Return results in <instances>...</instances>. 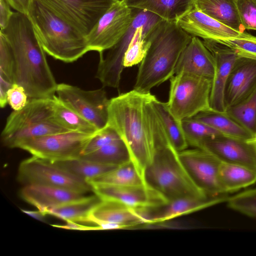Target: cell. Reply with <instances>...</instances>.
Masks as SVG:
<instances>
[{"instance_id":"cell-1","label":"cell","mask_w":256,"mask_h":256,"mask_svg":"<svg viewBox=\"0 0 256 256\" xmlns=\"http://www.w3.org/2000/svg\"><path fill=\"white\" fill-rule=\"evenodd\" d=\"M2 33L14 58V83L23 86L29 99L52 98L58 84L33 26L26 14L14 12Z\"/></svg>"},{"instance_id":"cell-2","label":"cell","mask_w":256,"mask_h":256,"mask_svg":"<svg viewBox=\"0 0 256 256\" xmlns=\"http://www.w3.org/2000/svg\"><path fill=\"white\" fill-rule=\"evenodd\" d=\"M148 97L144 105L146 122L152 139L154 154L144 173L145 183L168 202L184 197H208L193 182L172 144L160 118Z\"/></svg>"},{"instance_id":"cell-3","label":"cell","mask_w":256,"mask_h":256,"mask_svg":"<svg viewBox=\"0 0 256 256\" xmlns=\"http://www.w3.org/2000/svg\"><path fill=\"white\" fill-rule=\"evenodd\" d=\"M149 93L133 89L110 99L108 106V125L113 128L124 142L130 160L144 180L145 170L154 154L153 143L144 114Z\"/></svg>"},{"instance_id":"cell-4","label":"cell","mask_w":256,"mask_h":256,"mask_svg":"<svg viewBox=\"0 0 256 256\" xmlns=\"http://www.w3.org/2000/svg\"><path fill=\"white\" fill-rule=\"evenodd\" d=\"M192 36L176 22L162 20L150 34V44L140 64L134 90L150 92L174 75L178 58Z\"/></svg>"},{"instance_id":"cell-5","label":"cell","mask_w":256,"mask_h":256,"mask_svg":"<svg viewBox=\"0 0 256 256\" xmlns=\"http://www.w3.org/2000/svg\"><path fill=\"white\" fill-rule=\"evenodd\" d=\"M46 54L72 62L90 52L86 36L63 21L38 0H32L27 14Z\"/></svg>"},{"instance_id":"cell-6","label":"cell","mask_w":256,"mask_h":256,"mask_svg":"<svg viewBox=\"0 0 256 256\" xmlns=\"http://www.w3.org/2000/svg\"><path fill=\"white\" fill-rule=\"evenodd\" d=\"M54 97L29 99L22 108L14 110L8 117L2 132L4 144L17 148L28 140L70 132L54 120Z\"/></svg>"},{"instance_id":"cell-7","label":"cell","mask_w":256,"mask_h":256,"mask_svg":"<svg viewBox=\"0 0 256 256\" xmlns=\"http://www.w3.org/2000/svg\"><path fill=\"white\" fill-rule=\"evenodd\" d=\"M170 80L166 104L176 120L181 121L212 109V79L181 72L174 75Z\"/></svg>"},{"instance_id":"cell-8","label":"cell","mask_w":256,"mask_h":256,"mask_svg":"<svg viewBox=\"0 0 256 256\" xmlns=\"http://www.w3.org/2000/svg\"><path fill=\"white\" fill-rule=\"evenodd\" d=\"M18 180L24 185L54 186L82 194L92 191L90 184L86 180L54 162L32 156L20 162Z\"/></svg>"},{"instance_id":"cell-9","label":"cell","mask_w":256,"mask_h":256,"mask_svg":"<svg viewBox=\"0 0 256 256\" xmlns=\"http://www.w3.org/2000/svg\"><path fill=\"white\" fill-rule=\"evenodd\" d=\"M94 134L74 131L54 134L24 140L17 148L51 162L67 160L80 158Z\"/></svg>"},{"instance_id":"cell-10","label":"cell","mask_w":256,"mask_h":256,"mask_svg":"<svg viewBox=\"0 0 256 256\" xmlns=\"http://www.w3.org/2000/svg\"><path fill=\"white\" fill-rule=\"evenodd\" d=\"M56 94L60 100L98 130L107 126L110 100L102 88L88 90L61 83L57 85Z\"/></svg>"},{"instance_id":"cell-11","label":"cell","mask_w":256,"mask_h":256,"mask_svg":"<svg viewBox=\"0 0 256 256\" xmlns=\"http://www.w3.org/2000/svg\"><path fill=\"white\" fill-rule=\"evenodd\" d=\"M86 36L118 0H38Z\"/></svg>"},{"instance_id":"cell-12","label":"cell","mask_w":256,"mask_h":256,"mask_svg":"<svg viewBox=\"0 0 256 256\" xmlns=\"http://www.w3.org/2000/svg\"><path fill=\"white\" fill-rule=\"evenodd\" d=\"M134 17L133 8L118 0L86 36L90 51L102 54L113 47L126 33Z\"/></svg>"},{"instance_id":"cell-13","label":"cell","mask_w":256,"mask_h":256,"mask_svg":"<svg viewBox=\"0 0 256 256\" xmlns=\"http://www.w3.org/2000/svg\"><path fill=\"white\" fill-rule=\"evenodd\" d=\"M180 158L193 182L209 198L228 195L220 182L222 162L210 152L200 148H188L178 152Z\"/></svg>"},{"instance_id":"cell-14","label":"cell","mask_w":256,"mask_h":256,"mask_svg":"<svg viewBox=\"0 0 256 256\" xmlns=\"http://www.w3.org/2000/svg\"><path fill=\"white\" fill-rule=\"evenodd\" d=\"M134 17L131 25L120 40L108 50L106 56L100 58L96 78L104 86L118 87L124 68V58L137 28L145 22L153 14L146 10L133 8Z\"/></svg>"},{"instance_id":"cell-15","label":"cell","mask_w":256,"mask_h":256,"mask_svg":"<svg viewBox=\"0 0 256 256\" xmlns=\"http://www.w3.org/2000/svg\"><path fill=\"white\" fill-rule=\"evenodd\" d=\"M90 184L92 191L101 200L114 201L136 209H152L168 202L158 192L148 185Z\"/></svg>"},{"instance_id":"cell-16","label":"cell","mask_w":256,"mask_h":256,"mask_svg":"<svg viewBox=\"0 0 256 256\" xmlns=\"http://www.w3.org/2000/svg\"><path fill=\"white\" fill-rule=\"evenodd\" d=\"M196 148L204 150L222 162L242 166L256 170V143L220 135L202 141Z\"/></svg>"},{"instance_id":"cell-17","label":"cell","mask_w":256,"mask_h":256,"mask_svg":"<svg viewBox=\"0 0 256 256\" xmlns=\"http://www.w3.org/2000/svg\"><path fill=\"white\" fill-rule=\"evenodd\" d=\"M203 42L212 54L215 63L210 96V108L214 110L224 112L226 84L238 56L234 51L222 44L208 40H204Z\"/></svg>"},{"instance_id":"cell-18","label":"cell","mask_w":256,"mask_h":256,"mask_svg":"<svg viewBox=\"0 0 256 256\" xmlns=\"http://www.w3.org/2000/svg\"><path fill=\"white\" fill-rule=\"evenodd\" d=\"M176 23L192 36L217 42L242 37L248 34L235 30L195 8L180 18Z\"/></svg>"},{"instance_id":"cell-19","label":"cell","mask_w":256,"mask_h":256,"mask_svg":"<svg viewBox=\"0 0 256 256\" xmlns=\"http://www.w3.org/2000/svg\"><path fill=\"white\" fill-rule=\"evenodd\" d=\"M256 88V60L238 58L230 72L224 91L225 109L246 98Z\"/></svg>"},{"instance_id":"cell-20","label":"cell","mask_w":256,"mask_h":256,"mask_svg":"<svg viewBox=\"0 0 256 256\" xmlns=\"http://www.w3.org/2000/svg\"><path fill=\"white\" fill-rule=\"evenodd\" d=\"M89 221L96 225L111 224L118 229H123L147 224V210L136 209L114 201L100 200L90 212Z\"/></svg>"},{"instance_id":"cell-21","label":"cell","mask_w":256,"mask_h":256,"mask_svg":"<svg viewBox=\"0 0 256 256\" xmlns=\"http://www.w3.org/2000/svg\"><path fill=\"white\" fill-rule=\"evenodd\" d=\"M20 196L44 214L50 208L87 197L84 194L70 190L38 184L24 185L20 191Z\"/></svg>"},{"instance_id":"cell-22","label":"cell","mask_w":256,"mask_h":256,"mask_svg":"<svg viewBox=\"0 0 256 256\" xmlns=\"http://www.w3.org/2000/svg\"><path fill=\"white\" fill-rule=\"evenodd\" d=\"M225 195L212 198L184 196L171 200L165 204L148 210V224L163 222L213 205L227 201Z\"/></svg>"},{"instance_id":"cell-23","label":"cell","mask_w":256,"mask_h":256,"mask_svg":"<svg viewBox=\"0 0 256 256\" xmlns=\"http://www.w3.org/2000/svg\"><path fill=\"white\" fill-rule=\"evenodd\" d=\"M214 68L210 52L199 38L192 36L178 58L174 74L184 72L212 80Z\"/></svg>"},{"instance_id":"cell-24","label":"cell","mask_w":256,"mask_h":256,"mask_svg":"<svg viewBox=\"0 0 256 256\" xmlns=\"http://www.w3.org/2000/svg\"><path fill=\"white\" fill-rule=\"evenodd\" d=\"M132 8L152 12L169 22H176L194 8V0H121Z\"/></svg>"},{"instance_id":"cell-25","label":"cell","mask_w":256,"mask_h":256,"mask_svg":"<svg viewBox=\"0 0 256 256\" xmlns=\"http://www.w3.org/2000/svg\"><path fill=\"white\" fill-rule=\"evenodd\" d=\"M194 6L234 30L245 32L236 0H194Z\"/></svg>"},{"instance_id":"cell-26","label":"cell","mask_w":256,"mask_h":256,"mask_svg":"<svg viewBox=\"0 0 256 256\" xmlns=\"http://www.w3.org/2000/svg\"><path fill=\"white\" fill-rule=\"evenodd\" d=\"M194 118L226 136L245 140H250L256 137L226 112H218L211 109L200 112Z\"/></svg>"},{"instance_id":"cell-27","label":"cell","mask_w":256,"mask_h":256,"mask_svg":"<svg viewBox=\"0 0 256 256\" xmlns=\"http://www.w3.org/2000/svg\"><path fill=\"white\" fill-rule=\"evenodd\" d=\"M220 178L224 192L228 194L254 184L256 170L242 166L222 162Z\"/></svg>"},{"instance_id":"cell-28","label":"cell","mask_w":256,"mask_h":256,"mask_svg":"<svg viewBox=\"0 0 256 256\" xmlns=\"http://www.w3.org/2000/svg\"><path fill=\"white\" fill-rule=\"evenodd\" d=\"M100 199L96 194L85 198L50 208L45 214L53 216L66 222H90L89 216Z\"/></svg>"},{"instance_id":"cell-29","label":"cell","mask_w":256,"mask_h":256,"mask_svg":"<svg viewBox=\"0 0 256 256\" xmlns=\"http://www.w3.org/2000/svg\"><path fill=\"white\" fill-rule=\"evenodd\" d=\"M54 118L69 131L94 134L98 130L88 121L54 96Z\"/></svg>"},{"instance_id":"cell-30","label":"cell","mask_w":256,"mask_h":256,"mask_svg":"<svg viewBox=\"0 0 256 256\" xmlns=\"http://www.w3.org/2000/svg\"><path fill=\"white\" fill-rule=\"evenodd\" d=\"M152 102L174 148L178 152L188 148V144L184 133L181 121L176 120L172 114L166 102L159 100L154 96Z\"/></svg>"},{"instance_id":"cell-31","label":"cell","mask_w":256,"mask_h":256,"mask_svg":"<svg viewBox=\"0 0 256 256\" xmlns=\"http://www.w3.org/2000/svg\"><path fill=\"white\" fill-rule=\"evenodd\" d=\"M87 182L90 184L120 186L146 185L132 161L118 166L108 173Z\"/></svg>"},{"instance_id":"cell-32","label":"cell","mask_w":256,"mask_h":256,"mask_svg":"<svg viewBox=\"0 0 256 256\" xmlns=\"http://www.w3.org/2000/svg\"><path fill=\"white\" fill-rule=\"evenodd\" d=\"M80 158L102 164L118 166L131 161L128 148L121 139Z\"/></svg>"},{"instance_id":"cell-33","label":"cell","mask_w":256,"mask_h":256,"mask_svg":"<svg viewBox=\"0 0 256 256\" xmlns=\"http://www.w3.org/2000/svg\"><path fill=\"white\" fill-rule=\"evenodd\" d=\"M54 162L86 182L100 176L118 166L92 162L81 158Z\"/></svg>"},{"instance_id":"cell-34","label":"cell","mask_w":256,"mask_h":256,"mask_svg":"<svg viewBox=\"0 0 256 256\" xmlns=\"http://www.w3.org/2000/svg\"><path fill=\"white\" fill-rule=\"evenodd\" d=\"M225 112L256 136V88L243 100Z\"/></svg>"},{"instance_id":"cell-35","label":"cell","mask_w":256,"mask_h":256,"mask_svg":"<svg viewBox=\"0 0 256 256\" xmlns=\"http://www.w3.org/2000/svg\"><path fill=\"white\" fill-rule=\"evenodd\" d=\"M181 124L188 146L194 148L203 140L223 135L210 126L194 117L182 120Z\"/></svg>"},{"instance_id":"cell-36","label":"cell","mask_w":256,"mask_h":256,"mask_svg":"<svg viewBox=\"0 0 256 256\" xmlns=\"http://www.w3.org/2000/svg\"><path fill=\"white\" fill-rule=\"evenodd\" d=\"M0 80L14 83V58L11 46L0 32Z\"/></svg>"},{"instance_id":"cell-37","label":"cell","mask_w":256,"mask_h":256,"mask_svg":"<svg viewBox=\"0 0 256 256\" xmlns=\"http://www.w3.org/2000/svg\"><path fill=\"white\" fill-rule=\"evenodd\" d=\"M230 208L250 217L256 218V188L228 197Z\"/></svg>"},{"instance_id":"cell-38","label":"cell","mask_w":256,"mask_h":256,"mask_svg":"<svg viewBox=\"0 0 256 256\" xmlns=\"http://www.w3.org/2000/svg\"><path fill=\"white\" fill-rule=\"evenodd\" d=\"M218 42L232 49L238 58H244L256 60V36L247 34L246 36Z\"/></svg>"},{"instance_id":"cell-39","label":"cell","mask_w":256,"mask_h":256,"mask_svg":"<svg viewBox=\"0 0 256 256\" xmlns=\"http://www.w3.org/2000/svg\"><path fill=\"white\" fill-rule=\"evenodd\" d=\"M122 139L118 132L107 125L92 136L84 150L82 155L90 153L104 146Z\"/></svg>"},{"instance_id":"cell-40","label":"cell","mask_w":256,"mask_h":256,"mask_svg":"<svg viewBox=\"0 0 256 256\" xmlns=\"http://www.w3.org/2000/svg\"><path fill=\"white\" fill-rule=\"evenodd\" d=\"M244 28L256 30V0H236Z\"/></svg>"},{"instance_id":"cell-41","label":"cell","mask_w":256,"mask_h":256,"mask_svg":"<svg viewBox=\"0 0 256 256\" xmlns=\"http://www.w3.org/2000/svg\"><path fill=\"white\" fill-rule=\"evenodd\" d=\"M6 96L8 104L14 110L22 108L29 100L24 88L16 83L8 90Z\"/></svg>"},{"instance_id":"cell-42","label":"cell","mask_w":256,"mask_h":256,"mask_svg":"<svg viewBox=\"0 0 256 256\" xmlns=\"http://www.w3.org/2000/svg\"><path fill=\"white\" fill-rule=\"evenodd\" d=\"M6 0H0V27L3 30L7 26L14 12Z\"/></svg>"},{"instance_id":"cell-43","label":"cell","mask_w":256,"mask_h":256,"mask_svg":"<svg viewBox=\"0 0 256 256\" xmlns=\"http://www.w3.org/2000/svg\"><path fill=\"white\" fill-rule=\"evenodd\" d=\"M52 226L56 227L58 228L72 230H100L98 226H86L79 224L78 222H66L65 224L58 225V224H52Z\"/></svg>"},{"instance_id":"cell-44","label":"cell","mask_w":256,"mask_h":256,"mask_svg":"<svg viewBox=\"0 0 256 256\" xmlns=\"http://www.w3.org/2000/svg\"><path fill=\"white\" fill-rule=\"evenodd\" d=\"M11 7L16 12L25 14H28V10L32 0H6Z\"/></svg>"},{"instance_id":"cell-45","label":"cell","mask_w":256,"mask_h":256,"mask_svg":"<svg viewBox=\"0 0 256 256\" xmlns=\"http://www.w3.org/2000/svg\"><path fill=\"white\" fill-rule=\"evenodd\" d=\"M21 210L23 212L40 221H44V217L46 216L38 210L37 211L25 210Z\"/></svg>"},{"instance_id":"cell-46","label":"cell","mask_w":256,"mask_h":256,"mask_svg":"<svg viewBox=\"0 0 256 256\" xmlns=\"http://www.w3.org/2000/svg\"><path fill=\"white\" fill-rule=\"evenodd\" d=\"M252 140L256 143V136L254 138H252Z\"/></svg>"}]
</instances>
